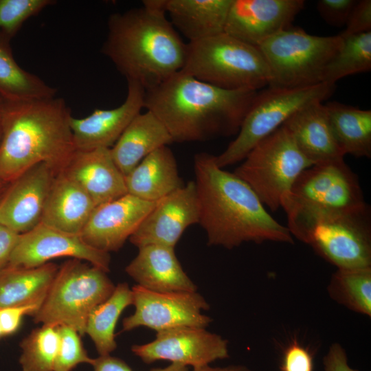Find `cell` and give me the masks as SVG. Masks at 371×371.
Listing matches in <instances>:
<instances>
[{
    "mask_svg": "<svg viewBox=\"0 0 371 371\" xmlns=\"http://www.w3.org/2000/svg\"><path fill=\"white\" fill-rule=\"evenodd\" d=\"M342 42L340 35L315 36L291 27L267 39L258 48L269 70V87L296 89L324 82L326 67Z\"/></svg>",
    "mask_w": 371,
    "mask_h": 371,
    "instance_id": "obj_8",
    "label": "cell"
},
{
    "mask_svg": "<svg viewBox=\"0 0 371 371\" xmlns=\"http://www.w3.org/2000/svg\"><path fill=\"white\" fill-rule=\"evenodd\" d=\"M59 346L55 361L54 371H71L78 364L93 366L91 359L85 350L80 334L74 328L62 325L57 326Z\"/></svg>",
    "mask_w": 371,
    "mask_h": 371,
    "instance_id": "obj_35",
    "label": "cell"
},
{
    "mask_svg": "<svg viewBox=\"0 0 371 371\" xmlns=\"http://www.w3.org/2000/svg\"><path fill=\"white\" fill-rule=\"evenodd\" d=\"M63 172L89 194L95 207L127 194L124 175L110 148L76 150Z\"/></svg>",
    "mask_w": 371,
    "mask_h": 371,
    "instance_id": "obj_20",
    "label": "cell"
},
{
    "mask_svg": "<svg viewBox=\"0 0 371 371\" xmlns=\"http://www.w3.org/2000/svg\"><path fill=\"white\" fill-rule=\"evenodd\" d=\"M313 358L311 352L294 341L284 350L281 371H313Z\"/></svg>",
    "mask_w": 371,
    "mask_h": 371,
    "instance_id": "obj_37",
    "label": "cell"
},
{
    "mask_svg": "<svg viewBox=\"0 0 371 371\" xmlns=\"http://www.w3.org/2000/svg\"><path fill=\"white\" fill-rule=\"evenodd\" d=\"M133 313L122 321V331L145 326L156 332L177 327L205 328L212 321L202 313L210 305L197 291L157 292L139 285L131 289Z\"/></svg>",
    "mask_w": 371,
    "mask_h": 371,
    "instance_id": "obj_12",
    "label": "cell"
},
{
    "mask_svg": "<svg viewBox=\"0 0 371 371\" xmlns=\"http://www.w3.org/2000/svg\"><path fill=\"white\" fill-rule=\"evenodd\" d=\"M126 194L95 207L80 233L91 247L109 253L118 251L155 205Z\"/></svg>",
    "mask_w": 371,
    "mask_h": 371,
    "instance_id": "obj_18",
    "label": "cell"
},
{
    "mask_svg": "<svg viewBox=\"0 0 371 371\" xmlns=\"http://www.w3.org/2000/svg\"><path fill=\"white\" fill-rule=\"evenodd\" d=\"M19 236L3 226L0 227V269L8 264Z\"/></svg>",
    "mask_w": 371,
    "mask_h": 371,
    "instance_id": "obj_42",
    "label": "cell"
},
{
    "mask_svg": "<svg viewBox=\"0 0 371 371\" xmlns=\"http://www.w3.org/2000/svg\"><path fill=\"white\" fill-rule=\"evenodd\" d=\"M124 178L127 193L148 201H157L184 185L168 146L147 155Z\"/></svg>",
    "mask_w": 371,
    "mask_h": 371,
    "instance_id": "obj_24",
    "label": "cell"
},
{
    "mask_svg": "<svg viewBox=\"0 0 371 371\" xmlns=\"http://www.w3.org/2000/svg\"><path fill=\"white\" fill-rule=\"evenodd\" d=\"M19 363L23 371H54L59 346L57 326L43 325L21 342Z\"/></svg>",
    "mask_w": 371,
    "mask_h": 371,
    "instance_id": "obj_33",
    "label": "cell"
},
{
    "mask_svg": "<svg viewBox=\"0 0 371 371\" xmlns=\"http://www.w3.org/2000/svg\"><path fill=\"white\" fill-rule=\"evenodd\" d=\"M324 371H359L352 368L348 361L345 349L338 343H333L323 358Z\"/></svg>",
    "mask_w": 371,
    "mask_h": 371,
    "instance_id": "obj_41",
    "label": "cell"
},
{
    "mask_svg": "<svg viewBox=\"0 0 371 371\" xmlns=\"http://www.w3.org/2000/svg\"><path fill=\"white\" fill-rule=\"evenodd\" d=\"M192 77L228 90L269 86L270 74L260 49L223 32L187 43L181 69Z\"/></svg>",
    "mask_w": 371,
    "mask_h": 371,
    "instance_id": "obj_6",
    "label": "cell"
},
{
    "mask_svg": "<svg viewBox=\"0 0 371 371\" xmlns=\"http://www.w3.org/2000/svg\"><path fill=\"white\" fill-rule=\"evenodd\" d=\"M61 257L78 259L109 271V253L91 247L80 234L65 232L43 223L19 234L7 265L36 267Z\"/></svg>",
    "mask_w": 371,
    "mask_h": 371,
    "instance_id": "obj_14",
    "label": "cell"
},
{
    "mask_svg": "<svg viewBox=\"0 0 371 371\" xmlns=\"http://www.w3.org/2000/svg\"><path fill=\"white\" fill-rule=\"evenodd\" d=\"M95 207L89 194L60 172L56 174L51 186L41 223L65 232L80 234Z\"/></svg>",
    "mask_w": 371,
    "mask_h": 371,
    "instance_id": "obj_23",
    "label": "cell"
},
{
    "mask_svg": "<svg viewBox=\"0 0 371 371\" xmlns=\"http://www.w3.org/2000/svg\"><path fill=\"white\" fill-rule=\"evenodd\" d=\"M356 2L355 0H320L317 8L326 23L340 27L346 24Z\"/></svg>",
    "mask_w": 371,
    "mask_h": 371,
    "instance_id": "obj_36",
    "label": "cell"
},
{
    "mask_svg": "<svg viewBox=\"0 0 371 371\" xmlns=\"http://www.w3.org/2000/svg\"><path fill=\"white\" fill-rule=\"evenodd\" d=\"M1 224H0V227H1Z\"/></svg>",
    "mask_w": 371,
    "mask_h": 371,
    "instance_id": "obj_47",
    "label": "cell"
},
{
    "mask_svg": "<svg viewBox=\"0 0 371 371\" xmlns=\"http://www.w3.org/2000/svg\"><path fill=\"white\" fill-rule=\"evenodd\" d=\"M56 174L49 166L41 163L8 183L0 199L1 225L21 234L41 223Z\"/></svg>",
    "mask_w": 371,
    "mask_h": 371,
    "instance_id": "obj_16",
    "label": "cell"
},
{
    "mask_svg": "<svg viewBox=\"0 0 371 371\" xmlns=\"http://www.w3.org/2000/svg\"><path fill=\"white\" fill-rule=\"evenodd\" d=\"M284 203L340 210L368 205L357 175L344 158L305 169L282 199L281 205Z\"/></svg>",
    "mask_w": 371,
    "mask_h": 371,
    "instance_id": "obj_11",
    "label": "cell"
},
{
    "mask_svg": "<svg viewBox=\"0 0 371 371\" xmlns=\"http://www.w3.org/2000/svg\"><path fill=\"white\" fill-rule=\"evenodd\" d=\"M54 3L52 0H0V38L10 41L29 18Z\"/></svg>",
    "mask_w": 371,
    "mask_h": 371,
    "instance_id": "obj_34",
    "label": "cell"
},
{
    "mask_svg": "<svg viewBox=\"0 0 371 371\" xmlns=\"http://www.w3.org/2000/svg\"><path fill=\"white\" fill-rule=\"evenodd\" d=\"M1 336H3V333H2V330H1V326H0V337H1Z\"/></svg>",
    "mask_w": 371,
    "mask_h": 371,
    "instance_id": "obj_46",
    "label": "cell"
},
{
    "mask_svg": "<svg viewBox=\"0 0 371 371\" xmlns=\"http://www.w3.org/2000/svg\"><path fill=\"white\" fill-rule=\"evenodd\" d=\"M131 351L145 363L167 360L192 368L229 357L227 340L204 328L189 326L157 332L153 341L133 345Z\"/></svg>",
    "mask_w": 371,
    "mask_h": 371,
    "instance_id": "obj_13",
    "label": "cell"
},
{
    "mask_svg": "<svg viewBox=\"0 0 371 371\" xmlns=\"http://www.w3.org/2000/svg\"><path fill=\"white\" fill-rule=\"evenodd\" d=\"M4 98L0 95V142L2 136V119Z\"/></svg>",
    "mask_w": 371,
    "mask_h": 371,
    "instance_id": "obj_44",
    "label": "cell"
},
{
    "mask_svg": "<svg viewBox=\"0 0 371 371\" xmlns=\"http://www.w3.org/2000/svg\"><path fill=\"white\" fill-rule=\"evenodd\" d=\"M346 25L342 37L371 31V1H357Z\"/></svg>",
    "mask_w": 371,
    "mask_h": 371,
    "instance_id": "obj_38",
    "label": "cell"
},
{
    "mask_svg": "<svg viewBox=\"0 0 371 371\" xmlns=\"http://www.w3.org/2000/svg\"><path fill=\"white\" fill-rule=\"evenodd\" d=\"M293 237L337 269L371 267L370 205L349 210L284 203Z\"/></svg>",
    "mask_w": 371,
    "mask_h": 371,
    "instance_id": "obj_5",
    "label": "cell"
},
{
    "mask_svg": "<svg viewBox=\"0 0 371 371\" xmlns=\"http://www.w3.org/2000/svg\"><path fill=\"white\" fill-rule=\"evenodd\" d=\"M7 186H8V183L4 182L0 179V199L1 196L3 195Z\"/></svg>",
    "mask_w": 371,
    "mask_h": 371,
    "instance_id": "obj_45",
    "label": "cell"
},
{
    "mask_svg": "<svg viewBox=\"0 0 371 371\" xmlns=\"http://www.w3.org/2000/svg\"><path fill=\"white\" fill-rule=\"evenodd\" d=\"M330 297L356 312L371 316V267L337 269L328 286Z\"/></svg>",
    "mask_w": 371,
    "mask_h": 371,
    "instance_id": "obj_31",
    "label": "cell"
},
{
    "mask_svg": "<svg viewBox=\"0 0 371 371\" xmlns=\"http://www.w3.org/2000/svg\"><path fill=\"white\" fill-rule=\"evenodd\" d=\"M133 304V292L126 282L115 286L112 294L89 315L85 330L100 356L109 355L117 347L115 326L122 313Z\"/></svg>",
    "mask_w": 371,
    "mask_h": 371,
    "instance_id": "obj_29",
    "label": "cell"
},
{
    "mask_svg": "<svg viewBox=\"0 0 371 371\" xmlns=\"http://www.w3.org/2000/svg\"><path fill=\"white\" fill-rule=\"evenodd\" d=\"M93 366V371H133L125 361L110 355L95 359ZM150 371H188V367L171 363L166 367L156 368Z\"/></svg>",
    "mask_w": 371,
    "mask_h": 371,
    "instance_id": "obj_40",
    "label": "cell"
},
{
    "mask_svg": "<svg viewBox=\"0 0 371 371\" xmlns=\"http://www.w3.org/2000/svg\"><path fill=\"white\" fill-rule=\"evenodd\" d=\"M38 310L36 306H11L0 308V326L3 335L15 333L24 315L32 316Z\"/></svg>",
    "mask_w": 371,
    "mask_h": 371,
    "instance_id": "obj_39",
    "label": "cell"
},
{
    "mask_svg": "<svg viewBox=\"0 0 371 371\" xmlns=\"http://www.w3.org/2000/svg\"><path fill=\"white\" fill-rule=\"evenodd\" d=\"M199 223V203L194 181L160 200L129 238L137 247L160 245L175 248L185 230Z\"/></svg>",
    "mask_w": 371,
    "mask_h": 371,
    "instance_id": "obj_15",
    "label": "cell"
},
{
    "mask_svg": "<svg viewBox=\"0 0 371 371\" xmlns=\"http://www.w3.org/2000/svg\"><path fill=\"white\" fill-rule=\"evenodd\" d=\"M142 3L110 15L102 52L127 81L147 91L183 69L187 43L166 17V0Z\"/></svg>",
    "mask_w": 371,
    "mask_h": 371,
    "instance_id": "obj_2",
    "label": "cell"
},
{
    "mask_svg": "<svg viewBox=\"0 0 371 371\" xmlns=\"http://www.w3.org/2000/svg\"><path fill=\"white\" fill-rule=\"evenodd\" d=\"M342 38L340 48L326 67L324 82L335 85L344 77L371 69V31Z\"/></svg>",
    "mask_w": 371,
    "mask_h": 371,
    "instance_id": "obj_32",
    "label": "cell"
},
{
    "mask_svg": "<svg viewBox=\"0 0 371 371\" xmlns=\"http://www.w3.org/2000/svg\"><path fill=\"white\" fill-rule=\"evenodd\" d=\"M194 170L199 223L208 245L231 249L249 242L293 243L288 227L273 218L244 181L218 167L214 155L196 154Z\"/></svg>",
    "mask_w": 371,
    "mask_h": 371,
    "instance_id": "obj_1",
    "label": "cell"
},
{
    "mask_svg": "<svg viewBox=\"0 0 371 371\" xmlns=\"http://www.w3.org/2000/svg\"><path fill=\"white\" fill-rule=\"evenodd\" d=\"M124 102L111 109H95L83 118L71 117L70 127L76 150L111 148L131 120L144 108L145 89L127 81Z\"/></svg>",
    "mask_w": 371,
    "mask_h": 371,
    "instance_id": "obj_19",
    "label": "cell"
},
{
    "mask_svg": "<svg viewBox=\"0 0 371 371\" xmlns=\"http://www.w3.org/2000/svg\"><path fill=\"white\" fill-rule=\"evenodd\" d=\"M232 0H166L170 23L189 42L225 32Z\"/></svg>",
    "mask_w": 371,
    "mask_h": 371,
    "instance_id": "obj_26",
    "label": "cell"
},
{
    "mask_svg": "<svg viewBox=\"0 0 371 371\" xmlns=\"http://www.w3.org/2000/svg\"><path fill=\"white\" fill-rule=\"evenodd\" d=\"M257 92L219 88L181 70L146 91L144 108L173 142H203L238 133Z\"/></svg>",
    "mask_w": 371,
    "mask_h": 371,
    "instance_id": "obj_3",
    "label": "cell"
},
{
    "mask_svg": "<svg viewBox=\"0 0 371 371\" xmlns=\"http://www.w3.org/2000/svg\"><path fill=\"white\" fill-rule=\"evenodd\" d=\"M335 85L281 89L269 87L257 92L241 123L237 136L215 161L224 168L243 161L262 139L280 127L295 112L313 102H323L333 93Z\"/></svg>",
    "mask_w": 371,
    "mask_h": 371,
    "instance_id": "obj_10",
    "label": "cell"
},
{
    "mask_svg": "<svg viewBox=\"0 0 371 371\" xmlns=\"http://www.w3.org/2000/svg\"><path fill=\"white\" fill-rule=\"evenodd\" d=\"M304 6L302 0H232L224 32L258 47L291 27Z\"/></svg>",
    "mask_w": 371,
    "mask_h": 371,
    "instance_id": "obj_17",
    "label": "cell"
},
{
    "mask_svg": "<svg viewBox=\"0 0 371 371\" xmlns=\"http://www.w3.org/2000/svg\"><path fill=\"white\" fill-rule=\"evenodd\" d=\"M192 371H253L246 366L232 365L226 367H211L209 365L193 368Z\"/></svg>",
    "mask_w": 371,
    "mask_h": 371,
    "instance_id": "obj_43",
    "label": "cell"
},
{
    "mask_svg": "<svg viewBox=\"0 0 371 371\" xmlns=\"http://www.w3.org/2000/svg\"><path fill=\"white\" fill-rule=\"evenodd\" d=\"M106 273L78 259L65 262L58 268L41 306L32 315L34 322L67 326L84 335L91 311L104 302L115 287Z\"/></svg>",
    "mask_w": 371,
    "mask_h": 371,
    "instance_id": "obj_7",
    "label": "cell"
},
{
    "mask_svg": "<svg viewBox=\"0 0 371 371\" xmlns=\"http://www.w3.org/2000/svg\"><path fill=\"white\" fill-rule=\"evenodd\" d=\"M69 107L62 98H4L0 179L8 183L41 163L63 172L76 151Z\"/></svg>",
    "mask_w": 371,
    "mask_h": 371,
    "instance_id": "obj_4",
    "label": "cell"
},
{
    "mask_svg": "<svg viewBox=\"0 0 371 371\" xmlns=\"http://www.w3.org/2000/svg\"><path fill=\"white\" fill-rule=\"evenodd\" d=\"M335 141L345 155L371 157V111L337 102L325 104Z\"/></svg>",
    "mask_w": 371,
    "mask_h": 371,
    "instance_id": "obj_28",
    "label": "cell"
},
{
    "mask_svg": "<svg viewBox=\"0 0 371 371\" xmlns=\"http://www.w3.org/2000/svg\"><path fill=\"white\" fill-rule=\"evenodd\" d=\"M311 166L282 125L260 141L234 173L252 189L264 206L276 212L299 175Z\"/></svg>",
    "mask_w": 371,
    "mask_h": 371,
    "instance_id": "obj_9",
    "label": "cell"
},
{
    "mask_svg": "<svg viewBox=\"0 0 371 371\" xmlns=\"http://www.w3.org/2000/svg\"><path fill=\"white\" fill-rule=\"evenodd\" d=\"M282 125L313 165L344 158L322 102H313L302 106Z\"/></svg>",
    "mask_w": 371,
    "mask_h": 371,
    "instance_id": "obj_22",
    "label": "cell"
},
{
    "mask_svg": "<svg viewBox=\"0 0 371 371\" xmlns=\"http://www.w3.org/2000/svg\"><path fill=\"white\" fill-rule=\"evenodd\" d=\"M138 249L125 268L137 285L157 292L196 291V285L183 271L175 248L151 245Z\"/></svg>",
    "mask_w": 371,
    "mask_h": 371,
    "instance_id": "obj_21",
    "label": "cell"
},
{
    "mask_svg": "<svg viewBox=\"0 0 371 371\" xmlns=\"http://www.w3.org/2000/svg\"><path fill=\"white\" fill-rule=\"evenodd\" d=\"M57 90L15 60L10 41L0 38V95L10 100L55 97Z\"/></svg>",
    "mask_w": 371,
    "mask_h": 371,
    "instance_id": "obj_30",
    "label": "cell"
},
{
    "mask_svg": "<svg viewBox=\"0 0 371 371\" xmlns=\"http://www.w3.org/2000/svg\"><path fill=\"white\" fill-rule=\"evenodd\" d=\"M58 268L51 262L32 268L6 265L0 269V308L22 306L39 308Z\"/></svg>",
    "mask_w": 371,
    "mask_h": 371,
    "instance_id": "obj_27",
    "label": "cell"
},
{
    "mask_svg": "<svg viewBox=\"0 0 371 371\" xmlns=\"http://www.w3.org/2000/svg\"><path fill=\"white\" fill-rule=\"evenodd\" d=\"M172 142L163 123L146 111L131 120L110 150L115 164L125 176L147 155Z\"/></svg>",
    "mask_w": 371,
    "mask_h": 371,
    "instance_id": "obj_25",
    "label": "cell"
}]
</instances>
